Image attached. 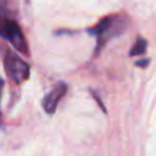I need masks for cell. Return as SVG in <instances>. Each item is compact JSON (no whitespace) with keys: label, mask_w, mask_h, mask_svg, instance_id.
I'll return each instance as SVG.
<instances>
[{"label":"cell","mask_w":156,"mask_h":156,"mask_svg":"<svg viewBox=\"0 0 156 156\" xmlns=\"http://www.w3.org/2000/svg\"><path fill=\"white\" fill-rule=\"evenodd\" d=\"M0 37L6 39L18 52L23 55L29 54L28 43L22 33L18 23L11 17L10 11L0 1Z\"/></svg>","instance_id":"cell-2"},{"label":"cell","mask_w":156,"mask_h":156,"mask_svg":"<svg viewBox=\"0 0 156 156\" xmlns=\"http://www.w3.org/2000/svg\"><path fill=\"white\" fill-rule=\"evenodd\" d=\"M67 93V84L65 82H58L43 99V108L46 113L52 115L55 113L57 105L60 102V100L65 96V94Z\"/></svg>","instance_id":"cell-4"},{"label":"cell","mask_w":156,"mask_h":156,"mask_svg":"<svg viewBox=\"0 0 156 156\" xmlns=\"http://www.w3.org/2000/svg\"><path fill=\"white\" fill-rule=\"evenodd\" d=\"M146 46H147V41H146L144 38L138 37V38H136V41H135L134 45L130 48L129 55H130V56L143 55V54H145V51H146Z\"/></svg>","instance_id":"cell-5"},{"label":"cell","mask_w":156,"mask_h":156,"mask_svg":"<svg viewBox=\"0 0 156 156\" xmlns=\"http://www.w3.org/2000/svg\"><path fill=\"white\" fill-rule=\"evenodd\" d=\"M4 66L7 77L11 78L16 84H21L29 78V65L11 50H7L5 52Z\"/></svg>","instance_id":"cell-3"},{"label":"cell","mask_w":156,"mask_h":156,"mask_svg":"<svg viewBox=\"0 0 156 156\" xmlns=\"http://www.w3.org/2000/svg\"><path fill=\"white\" fill-rule=\"evenodd\" d=\"M149 62H150V60H149V58H145V60H139V61H136V62H135V66H141V67H145V66H147V65H149Z\"/></svg>","instance_id":"cell-7"},{"label":"cell","mask_w":156,"mask_h":156,"mask_svg":"<svg viewBox=\"0 0 156 156\" xmlns=\"http://www.w3.org/2000/svg\"><path fill=\"white\" fill-rule=\"evenodd\" d=\"M2 87H4V80L0 78V100H1V95H2Z\"/></svg>","instance_id":"cell-8"},{"label":"cell","mask_w":156,"mask_h":156,"mask_svg":"<svg viewBox=\"0 0 156 156\" xmlns=\"http://www.w3.org/2000/svg\"><path fill=\"white\" fill-rule=\"evenodd\" d=\"M91 94H93V96L95 98V100L98 101V104H99V106H100V108H101V110H102L104 112H106V108H105V105H104V104H102V102L100 101V99H99V96H98V94H96L95 91H91Z\"/></svg>","instance_id":"cell-6"},{"label":"cell","mask_w":156,"mask_h":156,"mask_svg":"<svg viewBox=\"0 0 156 156\" xmlns=\"http://www.w3.org/2000/svg\"><path fill=\"white\" fill-rule=\"evenodd\" d=\"M128 24H129L128 16L124 13H118V15L106 16L101 18L94 27L89 28L88 33L96 38L95 55H98L101 51V49L106 45V43L110 39L121 35L126 30Z\"/></svg>","instance_id":"cell-1"}]
</instances>
